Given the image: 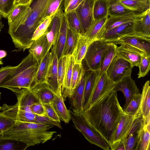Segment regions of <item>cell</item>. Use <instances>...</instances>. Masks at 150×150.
Here are the masks:
<instances>
[{
	"instance_id": "cell-1",
	"label": "cell",
	"mask_w": 150,
	"mask_h": 150,
	"mask_svg": "<svg viewBox=\"0 0 150 150\" xmlns=\"http://www.w3.org/2000/svg\"><path fill=\"white\" fill-rule=\"evenodd\" d=\"M81 113L110 145L124 112L119 102L117 91H112Z\"/></svg>"
},
{
	"instance_id": "cell-2",
	"label": "cell",
	"mask_w": 150,
	"mask_h": 150,
	"mask_svg": "<svg viewBox=\"0 0 150 150\" xmlns=\"http://www.w3.org/2000/svg\"><path fill=\"white\" fill-rule=\"evenodd\" d=\"M38 64L29 53L0 83V87L18 94L30 88L35 78Z\"/></svg>"
},
{
	"instance_id": "cell-3",
	"label": "cell",
	"mask_w": 150,
	"mask_h": 150,
	"mask_svg": "<svg viewBox=\"0 0 150 150\" xmlns=\"http://www.w3.org/2000/svg\"><path fill=\"white\" fill-rule=\"evenodd\" d=\"M71 120L75 128L81 132L90 143L105 150H110L109 144L102 136L86 121L81 112L69 110Z\"/></svg>"
},
{
	"instance_id": "cell-4",
	"label": "cell",
	"mask_w": 150,
	"mask_h": 150,
	"mask_svg": "<svg viewBox=\"0 0 150 150\" xmlns=\"http://www.w3.org/2000/svg\"><path fill=\"white\" fill-rule=\"evenodd\" d=\"M110 43L101 39L95 40L90 45L83 59L89 70H99L103 54Z\"/></svg>"
},
{
	"instance_id": "cell-5",
	"label": "cell",
	"mask_w": 150,
	"mask_h": 150,
	"mask_svg": "<svg viewBox=\"0 0 150 150\" xmlns=\"http://www.w3.org/2000/svg\"><path fill=\"white\" fill-rule=\"evenodd\" d=\"M132 68L128 61L116 56L111 62L106 73L109 79L116 83L124 77L131 76Z\"/></svg>"
},
{
	"instance_id": "cell-6",
	"label": "cell",
	"mask_w": 150,
	"mask_h": 150,
	"mask_svg": "<svg viewBox=\"0 0 150 150\" xmlns=\"http://www.w3.org/2000/svg\"><path fill=\"white\" fill-rule=\"evenodd\" d=\"M96 0H83L75 10L80 20L83 34L87 32L93 21V6Z\"/></svg>"
},
{
	"instance_id": "cell-7",
	"label": "cell",
	"mask_w": 150,
	"mask_h": 150,
	"mask_svg": "<svg viewBox=\"0 0 150 150\" xmlns=\"http://www.w3.org/2000/svg\"><path fill=\"white\" fill-rule=\"evenodd\" d=\"M57 42V40L51 47L50 61L46 82L55 94L59 95L57 78L58 60L56 53Z\"/></svg>"
},
{
	"instance_id": "cell-8",
	"label": "cell",
	"mask_w": 150,
	"mask_h": 150,
	"mask_svg": "<svg viewBox=\"0 0 150 150\" xmlns=\"http://www.w3.org/2000/svg\"><path fill=\"white\" fill-rule=\"evenodd\" d=\"M115 84L108 78L106 72L99 74L91 96L90 107L112 91Z\"/></svg>"
},
{
	"instance_id": "cell-9",
	"label": "cell",
	"mask_w": 150,
	"mask_h": 150,
	"mask_svg": "<svg viewBox=\"0 0 150 150\" xmlns=\"http://www.w3.org/2000/svg\"><path fill=\"white\" fill-rule=\"evenodd\" d=\"M121 91L125 98V103L123 109L127 106L134 94L140 93L135 81L132 79L131 76L125 77L115 83L112 91Z\"/></svg>"
},
{
	"instance_id": "cell-10",
	"label": "cell",
	"mask_w": 150,
	"mask_h": 150,
	"mask_svg": "<svg viewBox=\"0 0 150 150\" xmlns=\"http://www.w3.org/2000/svg\"><path fill=\"white\" fill-rule=\"evenodd\" d=\"M145 53H146L127 44L121 45L119 46H117L116 48V56L128 61L133 68L138 66L141 56Z\"/></svg>"
},
{
	"instance_id": "cell-11",
	"label": "cell",
	"mask_w": 150,
	"mask_h": 150,
	"mask_svg": "<svg viewBox=\"0 0 150 150\" xmlns=\"http://www.w3.org/2000/svg\"><path fill=\"white\" fill-rule=\"evenodd\" d=\"M138 117L135 115L127 114L124 112L112 137L110 146L125 139L134 121Z\"/></svg>"
},
{
	"instance_id": "cell-12",
	"label": "cell",
	"mask_w": 150,
	"mask_h": 150,
	"mask_svg": "<svg viewBox=\"0 0 150 150\" xmlns=\"http://www.w3.org/2000/svg\"><path fill=\"white\" fill-rule=\"evenodd\" d=\"M134 21L126 23L107 31L103 34L101 40L110 42L127 36L135 34L134 30Z\"/></svg>"
},
{
	"instance_id": "cell-13",
	"label": "cell",
	"mask_w": 150,
	"mask_h": 150,
	"mask_svg": "<svg viewBox=\"0 0 150 150\" xmlns=\"http://www.w3.org/2000/svg\"><path fill=\"white\" fill-rule=\"evenodd\" d=\"M86 77V71L83 67L81 77L72 96L69 98L72 111L80 112L83 111L82 102Z\"/></svg>"
},
{
	"instance_id": "cell-14",
	"label": "cell",
	"mask_w": 150,
	"mask_h": 150,
	"mask_svg": "<svg viewBox=\"0 0 150 150\" xmlns=\"http://www.w3.org/2000/svg\"><path fill=\"white\" fill-rule=\"evenodd\" d=\"M110 42L116 45H129L150 54V39L140 37L135 34L127 36Z\"/></svg>"
},
{
	"instance_id": "cell-15",
	"label": "cell",
	"mask_w": 150,
	"mask_h": 150,
	"mask_svg": "<svg viewBox=\"0 0 150 150\" xmlns=\"http://www.w3.org/2000/svg\"><path fill=\"white\" fill-rule=\"evenodd\" d=\"M86 71V77L82 102L83 111L90 107L91 96L99 75V70Z\"/></svg>"
},
{
	"instance_id": "cell-16",
	"label": "cell",
	"mask_w": 150,
	"mask_h": 150,
	"mask_svg": "<svg viewBox=\"0 0 150 150\" xmlns=\"http://www.w3.org/2000/svg\"><path fill=\"white\" fill-rule=\"evenodd\" d=\"M28 49L29 53L32 55L39 65L50 49L46 33L34 41Z\"/></svg>"
},
{
	"instance_id": "cell-17",
	"label": "cell",
	"mask_w": 150,
	"mask_h": 150,
	"mask_svg": "<svg viewBox=\"0 0 150 150\" xmlns=\"http://www.w3.org/2000/svg\"><path fill=\"white\" fill-rule=\"evenodd\" d=\"M143 125L142 115L136 119L127 135L122 140L125 150H136L139 133Z\"/></svg>"
},
{
	"instance_id": "cell-18",
	"label": "cell",
	"mask_w": 150,
	"mask_h": 150,
	"mask_svg": "<svg viewBox=\"0 0 150 150\" xmlns=\"http://www.w3.org/2000/svg\"><path fill=\"white\" fill-rule=\"evenodd\" d=\"M63 11L62 5L54 14L46 33L50 48L57 40L60 27L61 15Z\"/></svg>"
},
{
	"instance_id": "cell-19",
	"label": "cell",
	"mask_w": 150,
	"mask_h": 150,
	"mask_svg": "<svg viewBox=\"0 0 150 150\" xmlns=\"http://www.w3.org/2000/svg\"><path fill=\"white\" fill-rule=\"evenodd\" d=\"M17 102L14 105L19 110L31 112L30 106L35 103L40 101L30 88L26 89L17 94Z\"/></svg>"
},
{
	"instance_id": "cell-20",
	"label": "cell",
	"mask_w": 150,
	"mask_h": 150,
	"mask_svg": "<svg viewBox=\"0 0 150 150\" xmlns=\"http://www.w3.org/2000/svg\"><path fill=\"white\" fill-rule=\"evenodd\" d=\"M145 12L139 14H133L108 17L103 28V35L109 30L126 23L135 21L140 19Z\"/></svg>"
},
{
	"instance_id": "cell-21",
	"label": "cell",
	"mask_w": 150,
	"mask_h": 150,
	"mask_svg": "<svg viewBox=\"0 0 150 150\" xmlns=\"http://www.w3.org/2000/svg\"><path fill=\"white\" fill-rule=\"evenodd\" d=\"M150 9L146 11L142 17L134 21V30L138 36L150 39Z\"/></svg>"
},
{
	"instance_id": "cell-22",
	"label": "cell",
	"mask_w": 150,
	"mask_h": 150,
	"mask_svg": "<svg viewBox=\"0 0 150 150\" xmlns=\"http://www.w3.org/2000/svg\"><path fill=\"white\" fill-rule=\"evenodd\" d=\"M66 57L65 71L61 94L64 101L69 97L74 60L73 54Z\"/></svg>"
},
{
	"instance_id": "cell-23",
	"label": "cell",
	"mask_w": 150,
	"mask_h": 150,
	"mask_svg": "<svg viewBox=\"0 0 150 150\" xmlns=\"http://www.w3.org/2000/svg\"><path fill=\"white\" fill-rule=\"evenodd\" d=\"M93 41L87 38L84 34H78L77 42L72 54L75 64H82L88 48Z\"/></svg>"
},
{
	"instance_id": "cell-24",
	"label": "cell",
	"mask_w": 150,
	"mask_h": 150,
	"mask_svg": "<svg viewBox=\"0 0 150 150\" xmlns=\"http://www.w3.org/2000/svg\"><path fill=\"white\" fill-rule=\"evenodd\" d=\"M30 89L42 103H50L55 95L46 82L32 85Z\"/></svg>"
},
{
	"instance_id": "cell-25",
	"label": "cell",
	"mask_w": 150,
	"mask_h": 150,
	"mask_svg": "<svg viewBox=\"0 0 150 150\" xmlns=\"http://www.w3.org/2000/svg\"><path fill=\"white\" fill-rule=\"evenodd\" d=\"M108 15L110 17L133 14H139L125 5L120 0H108Z\"/></svg>"
},
{
	"instance_id": "cell-26",
	"label": "cell",
	"mask_w": 150,
	"mask_h": 150,
	"mask_svg": "<svg viewBox=\"0 0 150 150\" xmlns=\"http://www.w3.org/2000/svg\"><path fill=\"white\" fill-rule=\"evenodd\" d=\"M50 103L60 120L66 123H69L71 120L70 113L62 97L55 94Z\"/></svg>"
},
{
	"instance_id": "cell-27",
	"label": "cell",
	"mask_w": 150,
	"mask_h": 150,
	"mask_svg": "<svg viewBox=\"0 0 150 150\" xmlns=\"http://www.w3.org/2000/svg\"><path fill=\"white\" fill-rule=\"evenodd\" d=\"M68 26L63 11L61 15V24L56 47V53L58 61L62 57L66 39Z\"/></svg>"
},
{
	"instance_id": "cell-28",
	"label": "cell",
	"mask_w": 150,
	"mask_h": 150,
	"mask_svg": "<svg viewBox=\"0 0 150 150\" xmlns=\"http://www.w3.org/2000/svg\"><path fill=\"white\" fill-rule=\"evenodd\" d=\"M108 17V16H107L98 20H93L87 32L84 34L86 37L93 41L101 39L103 35V28Z\"/></svg>"
},
{
	"instance_id": "cell-29",
	"label": "cell",
	"mask_w": 150,
	"mask_h": 150,
	"mask_svg": "<svg viewBox=\"0 0 150 150\" xmlns=\"http://www.w3.org/2000/svg\"><path fill=\"white\" fill-rule=\"evenodd\" d=\"M142 94L141 108L143 121L150 118V86L149 81L144 85Z\"/></svg>"
},
{
	"instance_id": "cell-30",
	"label": "cell",
	"mask_w": 150,
	"mask_h": 150,
	"mask_svg": "<svg viewBox=\"0 0 150 150\" xmlns=\"http://www.w3.org/2000/svg\"><path fill=\"white\" fill-rule=\"evenodd\" d=\"M50 50L48 51L38 65L35 78L31 86L46 82L50 59L51 54Z\"/></svg>"
},
{
	"instance_id": "cell-31",
	"label": "cell",
	"mask_w": 150,
	"mask_h": 150,
	"mask_svg": "<svg viewBox=\"0 0 150 150\" xmlns=\"http://www.w3.org/2000/svg\"><path fill=\"white\" fill-rule=\"evenodd\" d=\"M110 43L109 47L104 52L101 60L99 69L100 74L106 72L112 60L116 56L117 46L114 43Z\"/></svg>"
},
{
	"instance_id": "cell-32",
	"label": "cell",
	"mask_w": 150,
	"mask_h": 150,
	"mask_svg": "<svg viewBox=\"0 0 150 150\" xmlns=\"http://www.w3.org/2000/svg\"><path fill=\"white\" fill-rule=\"evenodd\" d=\"M142 94L140 93L134 94L129 102L127 106L123 109L126 114L135 115L139 117L141 115V108Z\"/></svg>"
},
{
	"instance_id": "cell-33",
	"label": "cell",
	"mask_w": 150,
	"mask_h": 150,
	"mask_svg": "<svg viewBox=\"0 0 150 150\" xmlns=\"http://www.w3.org/2000/svg\"><path fill=\"white\" fill-rule=\"evenodd\" d=\"M64 13L68 28L78 34H83L81 23L75 11Z\"/></svg>"
},
{
	"instance_id": "cell-34",
	"label": "cell",
	"mask_w": 150,
	"mask_h": 150,
	"mask_svg": "<svg viewBox=\"0 0 150 150\" xmlns=\"http://www.w3.org/2000/svg\"><path fill=\"white\" fill-rule=\"evenodd\" d=\"M78 35L68 28L62 56H67L73 54L77 42Z\"/></svg>"
},
{
	"instance_id": "cell-35",
	"label": "cell",
	"mask_w": 150,
	"mask_h": 150,
	"mask_svg": "<svg viewBox=\"0 0 150 150\" xmlns=\"http://www.w3.org/2000/svg\"><path fill=\"white\" fill-rule=\"evenodd\" d=\"M30 6L21 4L15 6L7 16L8 25L21 19L25 15Z\"/></svg>"
},
{
	"instance_id": "cell-36",
	"label": "cell",
	"mask_w": 150,
	"mask_h": 150,
	"mask_svg": "<svg viewBox=\"0 0 150 150\" xmlns=\"http://www.w3.org/2000/svg\"><path fill=\"white\" fill-rule=\"evenodd\" d=\"M108 1L96 0L93 6V20H98L108 16Z\"/></svg>"
},
{
	"instance_id": "cell-37",
	"label": "cell",
	"mask_w": 150,
	"mask_h": 150,
	"mask_svg": "<svg viewBox=\"0 0 150 150\" xmlns=\"http://www.w3.org/2000/svg\"><path fill=\"white\" fill-rule=\"evenodd\" d=\"M150 131L144 125L139 135L136 150H149Z\"/></svg>"
},
{
	"instance_id": "cell-38",
	"label": "cell",
	"mask_w": 150,
	"mask_h": 150,
	"mask_svg": "<svg viewBox=\"0 0 150 150\" xmlns=\"http://www.w3.org/2000/svg\"><path fill=\"white\" fill-rule=\"evenodd\" d=\"M125 6L136 11L138 13H143L150 9V3L135 0H120Z\"/></svg>"
},
{
	"instance_id": "cell-39",
	"label": "cell",
	"mask_w": 150,
	"mask_h": 150,
	"mask_svg": "<svg viewBox=\"0 0 150 150\" xmlns=\"http://www.w3.org/2000/svg\"><path fill=\"white\" fill-rule=\"evenodd\" d=\"M83 66L82 64L74 63L73 69L69 98L74 93L80 79Z\"/></svg>"
},
{
	"instance_id": "cell-40",
	"label": "cell",
	"mask_w": 150,
	"mask_h": 150,
	"mask_svg": "<svg viewBox=\"0 0 150 150\" xmlns=\"http://www.w3.org/2000/svg\"><path fill=\"white\" fill-rule=\"evenodd\" d=\"M139 71L138 78L144 77L148 73L150 69V54L145 53L141 56V61L138 66Z\"/></svg>"
},
{
	"instance_id": "cell-41",
	"label": "cell",
	"mask_w": 150,
	"mask_h": 150,
	"mask_svg": "<svg viewBox=\"0 0 150 150\" xmlns=\"http://www.w3.org/2000/svg\"><path fill=\"white\" fill-rule=\"evenodd\" d=\"M54 15L46 17L38 26L32 37V40L33 41L38 39L46 33Z\"/></svg>"
},
{
	"instance_id": "cell-42",
	"label": "cell",
	"mask_w": 150,
	"mask_h": 150,
	"mask_svg": "<svg viewBox=\"0 0 150 150\" xmlns=\"http://www.w3.org/2000/svg\"><path fill=\"white\" fill-rule=\"evenodd\" d=\"M20 142L3 139L0 140V150H25Z\"/></svg>"
},
{
	"instance_id": "cell-43",
	"label": "cell",
	"mask_w": 150,
	"mask_h": 150,
	"mask_svg": "<svg viewBox=\"0 0 150 150\" xmlns=\"http://www.w3.org/2000/svg\"><path fill=\"white\" fill-rule=\"evenodd\" d=\"M66 59V56H62L58 61L57 73L58 82L59 95L61 96H62L61 92L65 71Z\"/></svg>"
},
{
	"instance_id": "cell-44",
	"label": "cell",
	"mask_w": 150,
	"mask_h": 150,
	"mask_svg": "<svg viewBox=\"0 0 150 150\" xmlns=\"http://www.w3.org/2000/svg\"><path fill=\"white\" fill-rule=\"evenodd\" d=\"M35 123L51 125L56 126L61 129H62L60 122L51 119L45 114L43 115H36Z\"/></svg>"
},
{
	"instance_id": "cell-45",
	"label": "cell",
	"mask_w": 150,
	"mask_h": 150,
	"mask_svg": "<svg viewBox=\"0 0 150 150\" xmlns=\"http://www.w3.org/2000/svg\"><path fill=\"white\" fill-rule=\"evenodd\" d=\"M16 120L0 112V131L4 132L11 127Z\"/></svg>"
},
{
	"instance_id": "cell-46",
	"label": "cell",
	"mask_w": 150,
	"mask_h": 150,
	"mask_svg": "<svg viewBox=\"0 0 150 150\" xmlns=\"http://www.w3.org/2000/svg\"><path fill=\"white\" fill-rule=\"evenodd\" d=\"M15 0H0V13L4 18L7 17L10 12L15 6Z\"/></svg>"
},
{
	"instance_id": "cell-47",
	"label": "cell",
	"mask_w": 150,
	"mask_h": 150,
	"mask_svg": "<svg viewBox=\"0 0 150 150\" xmlns=\"http://www.w3.org/2000/svg\"><path fill=\"white\" fill-rule=\"evenodd\" d=\"M64 0H51L47 11L46 17L54 15L62 6Z\"/></svg>"
},
{
	"instance_id": "cell-48",
	"label": "cell",
	"mask_w": 150,
	"mask_h": 150,
	"mask_svg": "<svg viewBox=\"0 0 150 150\" xmlns=\"http://www.w3.org/2000/svg\"><path fill=\"white\" fill-rule=\"evenodd\" d=\"M83 0H64V13L75 10Z\"/></svg>"
},
{
	"instance_id": "cell-49",
	"label": "cell",
	"mask_w": 150,
	"mask_h": 150,
	"mask_svg": "<svg viewBox=\"0 0 150 150\" xmlns=\"http://www.w3.org/2000/svg\"><path fill=\"white\" fill-rule=\"evenodd\" d=\"M42 104L45 108L46 115L51 119L60 122V120L51 103H42Z\"/></svg>"
},
{
	"instance_id": "cell-50",
	"label": "cell",
	"mask_w": 150,
	"mask_h": 150,
	"mask_svg": "<svg viewBox=\"0 0 150 150\" xmlns=\"http://www.w3.org/2000/svg\"><path fill=\"white\" fill-rule=\"evenodd\" d=\"M30 109L31 112L37 115H43L45 114L44 107L40 101L33 104L30 106Z\"/></svg>"
},
{
	"instance_id": "cell-51",
	"label": "cell",
	"mask_w": 150,
	"mask_h": 150,
	"mask_svg": "<svg viewBox=\"0 0 150 150\" xmlns=\"http://www.w3.org/2000/svg\"><path fill=\"white\" fill-rule=\"evenodd\" d=\"M16 66H8L2 67L0 69V83Z\"/></svg>"
},
{
	"instance_id": "cell-52",
	"label": "cell",
	"mask_w": 150,
	"mask_h": 150,
	"mask_svg": "<svg viewBox=\"0 0 150 150\" xmlns=\"http://www.w3.org/2000/svg\"><path fill=\"white\" fill-rule=\"evenodd\" d=\"M110 146V149L112 150H125V145L123 140L113 143Z\"/></svg>"
},
{
	"instance_id": "cell-53",
	"label": "cell",
	"mask_w": 150,
	"mask_h": 150,
	"mask_svg": "<svg viewBox=\"0 0 150 150\" xmlns=\"http://www.w3.org/2000/svg\"><path fill=\"white\" fill-rule=\"evenodd\" d=\"M32 0H19L16 5L18 4L30 5Z\"/></svg>"
},
{
	"instance_id": "cell-54",
	"label": "cell",
	"mask_w": 150,
	"mask_h": 150,
	"mask_svg": "<svg viewBox=\"0 0 150 150\" xmlns=\"http://www.w3.org/2000/svg\"><path fill=\"white\" fill-rule=\"evenodd\" d=\"M7 55L6 52L3 50H0V59L5 57Z\"/></svg>"
},
{
	"instance_id": "cell-55",
	"label": "cell",
	"mask_w": 150,
	"mask_h": 150,
	"mask_svg": "<svg viewBox=\"0 0 150 150\" xmlns=\"http://www.w3.org/2000/svg\"><path fill=\"white\" fill-rule=\"evenodd\" d=\"M2 18H4L2 14L0 13V29L1 30L4 27V25L1 19Z\"/></svg>"
},
{
	"instance_id": "cell-56",
	"label": "cell",
	"mask_w": 150,
	"mask_h": 150,
	"mask_svg": "<svg viewBox=\"0 0 150 150\" xmlns=\"http://www.w3.org/2000/svg\"><path fill=\"white\" fill-rule=\"evenodd\" d=\"M135 0L141 1L146 2V3H150V0Z\"/></svg>"
},
{
	"instance_id": "cell-57",
	"label": "cell",
	"mask_w": 150,
	"mask_h": 150,
	"mask_svg": "<svg viewBox=\"0 0 150 150\" xmlns=\"http://www.w3.org/2000/svg\"><path fill=\"white\" fill-rule=\"evenodd\" d=\"M3 132L0 131V140L3 139Z\"/></svg>"
},
{
	"instance_id": "cell-58",
	"label": "cell",
	"mask_w": 150,
	"mask_h": 150,
	"mask_svg": "<svg viewBox=\"0 0 150 150\" xmlns=\"http://www.w3.org/2000/svg\"><path fill=\"white\" fill-rule=\"evenodd\" d=\"M19 0H15L14 3V6L17 5Z\"/></svg>"
},
{
	"instance_id": "cell-59",
	"label": "cell",
	"mask_w": 150,
	"mask_h": 150,
	"mask_svg": "<svg viewBox=\"0 0 150 150\" xmlns=\"http://www.w3.org/2000/svg\"><path fill=\"white\" fill-rule=\"evenodd\" d=\"M3 63L2 61V59H0V65H3Z\"/></svg>"
},
{
	"instance_id": "cell-60",
	"label": "cell",
	"mask_w": 150,
	"mask_h": 150,
	"mask_svg": "<svg viewBox=\"0 0 150 150\" xmlns=\"http://www.w3.org/2000/svg\"><path fill=\"white\" fill-rule=\"evenodd\" d=\"M1 106H0V111L1 110Z\"/></svg>"
},
{
	"instance_id": "cell-61",
	"label": "cell",
	"mask_w": 150,
	"mask_h": 150,
	"mask_svg": "<svg viewBox=\"0 0 150 150\" xmlns=\"http://www.w3.org/2000/svg\"><path fill=\"white\" fill-rule=\"evenodd\" d=\"M1 93H0V97H1Z\"/></svg>"
},
{
	"instance_id": "cell-62",
	"label": "cell",
	"mask_w": 150,
	"mask_h": 150,
	"mask_svg": "<svg viewBox=\"0 0 150 150\" xmlns=\"http://www.w3.org/2000/svg\"><path fill=\"white\" fill-rule=\"evenodd\" d=\"M0 31H1V30L0 29Z\"/></svg>"
}]
</instances>
